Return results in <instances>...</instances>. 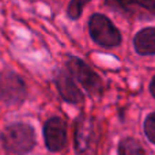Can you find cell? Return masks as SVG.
<instances>
[{
    "mask_svg": "<svg viewBox=\"0 0 155 155\" xmlns=\"http://www.w3.org/2000/svg\"><path fill=\"white\" fill-rule=\"evenodd\" d=\"M105 4L128 18L155 16V0H105Z\"/></svg>",
    "mask_w": 155,
    "mask_h": 155,
    "instance_id": "4",
    "label": "cell"
},
{
    "mask_svg": "<svg viewBox=\"0 0 155 155\" xmlns=\"http://www.w3.org/2000/svg\"><path fill=\"white\" fill-rule=\"evenodd\" d=\"M144 132L147 139L155 144V112L151 113L144 121Z\"/></svg>",
    "mask_w": 155,
    "mask_h": 155,
    "instance_id": "12",
    "label": "cell"
},
{
    "mask_svg": "<svg viewBox=\"0 0 155 155\" xmlns=\"http://www.w3.org/2000/svg\"><path fill=\"white\" fill-rule=\"evenodd\" d=\"M26 97V87L19 76L5 72L0 76V98L5 104H21Z\"/></svg>",
    "mask_w": 155,
    "mask_h": 155,
    "instance_id": "5",
    "label": "cell"
},
{
    "mask_svg": "<svg viewBox=\"0 0 155 155\" xmlns=\"http://www.w3.org/2000/svg\"><path fill=\"white\" fill-rule=\"evenodd\" d=\"M56 86L60 95L71 104H79L83 101V94L78 88L75 79L71 76V74L65 71H60L59 75L56 76Z\"/></svg>",
    "mask_w": 155,
    "mask_h": 155,
    "instance_id": "7",
    "label": "cell"
},
{
    "mask_svg": "<svg viewBox=\"0 0 155 155\" xmlns=\"http://www.w3.org/2000/svg\"><path fill=\"white\" fill-rule=\"evenodd\" d=\"M88 31L93 41L104 48H114L121 44V34L107 16L94 14L88 19Z\"/></svg>",
    "mask_w": 155,
    "mask_h": 155,
    "instance_id": "2",
    "label": "cell"
},
{
    "mask_svg": "<svg viewBox=\"0 0 155 155\" xmlns=\"http://www.w3.org/2000/svg\"><path fill=\"white\" fill-rule=\"evenodd\" d=\"M150 91H151V94H153V97L155 98V76L153 78V80H151V83H150Z\"/></svg>",
    "mask_w": 155,
    "mask_h": 155,
    "instance_id": "13",
    "label": "cell"
},
{
    "mask_svg": "<svg viewBox=\"0 0 155 155\" xmlns=\"http://www.w3.org/2000/svg\"><path fill=\"white\" fill-rule=\"evenodd\" d=\"M118 155H146V153L137 140L132 137H125L120 142Z\"/></svg>",
    "mask_w": 155,
    "mask_h": 155,
    "instance_id": "10",
    "label": "cell"
},
{
    "mask_svg": "<svg viewBox=\"0 0 155 155\" xmlns=\"http://www.w3.org/2000/svg\"><path fill=\"white\" fill-rule=\"evenodd\" d=\"M2 142L10 153L16 155L27 154L35 144V135L30 125L16 123L8 125L2 135Z\"/></svg>",
    "mask_w": 155,
    "mask_h": 155,
    "instance_id": "1",
    "label": "cell"
},
{
    "mask_svg": "<svg viewBox=\"0 0 155 155\" xmlns=\"http://www.w3.org/2000/svg\"><path fill=\"white\" fill-rule=\"evenodd\" d=\"M91 135H93V124L87 118H82L79 123L76 124V131H75V147L78 153H83L87 150L88 144L91 140Z\"/></svg>",
    "mask_w": 155,
    "mask_h": 155,
    "instance_id": "9",
    "label": "cell"
},
{
    "mask_svg": "<svg viewBox=\"0 0 155 155\" xmlns=\"http://www.w3.org/2000/svg\"><path fill=\"white\" fill-rule=\"evenodd\" d=\"M91 0H71L70 4H68V16L71 19H78L80 15H82V11L84 8V5L87 4Z\"/></svg>",
    "mask_w": 155,
    "mask_h": 155,
    "instance_id": "11",
    "label": "cell"
},
{
    "mask_svg": "<svg viewBox=\"0 0 155 155\" xmlns=\"http://www.w3.org/2000/svg\"><path fill=\"white\" fill-rule=\"evenodd\" d=\"M45 144L51 151H60L67 142V128L65 123L59 117H52L44 127Z\"/></svg>",
    "mask_w": 155,
    "mask_h": 155,
    "instance_id": "6",
    "label": "cell"
},
{
    "mask_svg": "<svg viewBox=\"0 0 155 155\" xmlns=\"http://www.w3.org/2000/svg\"><path fill=\"white\" fill-rule=\"evenodd\" d=\"M67 71L71 76L82 84V87L90 94H101L104 84L98 74L94 72L84 61L78 57H70L67 61Z\"/></svg>",
    "mask_w": 155,
    "mask_h": 155,
    "instance_id": "3",
    "label": "cell"
},
{
    "mask_svg": "<svg viewBox=\"0 0 155 155\" xmlns=\"http://www.w3.org/2000/svg\"><path fill=\"white\" fill-rule=\"evenodd\" d=\"M134 48L142 56L155 54V27H146L137 31L134 38Z\"/></svg>",
    "mask_w": 155,
    "mask_h": 155,
    "instance_id": "8",
    "label": "cell"
}]
</instances>
